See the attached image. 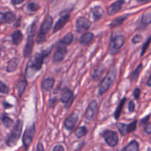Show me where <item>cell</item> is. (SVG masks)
Instances as JSON below:
<instances>
[{"label": "cell", "instance_id": "6da1fadb", "mask_svg": "<svg viewBox=\"0 0 151 151\" xmlns=\"http://www.w3.org/2000/svg\"><path fill=\"white\" fill-rule=\"evenodd\" d=\"M52 47H49L47 50H43L41 53H36L33 57L27 63L26 68V75L28 78H32L35 73L38 72L42 68L44 60L50 53Z\"/></svg>", "mask_w": 151, "mask_h": 151}, {"label": "cell", "instance_id": "7a4b0ae2", "mask_svg": "<svg viewBox=\"0 0 151 151\" xmlns=\"http://www.w3.org/2000/svg\"><path fill=\"white\" fill-rule=\"evenodd\" d=\"M116 76V69L114 65H112L107 73L105 78L100 82L98 88V93L100 95H103L106 92H107L111 87V86L114 82L115 78Z\"/></svg>", "mask_w": 151, "mask_h": 151}, {"label": "cell", "instance_id": "3957f363", "mask_svg": "<svg viewBox=\"0 0 151 151\" xmlns=\"http://www.w3.org/2000/svg\"><path fill=\"white\" fill-rule=\"evenodd\" d=\"M22 127H23V122L21 120H18L16 124L13 127V130L10 132V135L7 136L6 139V144L9 147H13L16 144L19 139H20L22 135Z\"/></svg>", "mask_w": 151, "mask_h": 151}, {"label": "cell", "instance_id": "277c9868", "mask_svg": "<svg viewBox=\"0 0 151 151\" xmlns=\"http://www.w3.org/2000/svg\"><path fill=\"white\" fill-rule=\"evenodd\" d=\"M35 133V124H32L31 125L27 126L25 130L24 133L23 134V137H22V141H23V144L25 150H27L28 148L32 144V141H33L34 136Z\"/></svg>", "mask_w": 151, "mask_h": 151}, {"label": "cell", "instance_id": "5b68a950", "mask_svg": "<svg viewBox=\"0 0 151 151\" xmlns=\"http://www.w3.org/2000/svg\"><path fill=\"white\" fill-rule=\"evenodd\" d=\"M125 38L122 35H118L114 37H112L110 42V47L109 51L111 54H114L119 51L123 44H125Z\"/></svg>", "mask_w": 151, "mask_h": 151}, {"label": "cell", "instance_id": "8992f818", "mask_svg": "<svg viewBox=\"0 0 151 151\" xmlns=\"http://www.w3.org/2000/svg\"><path fill=\"white\" fill-rule=\"evenodd\" d=\"M103 136L104 138L105 141H106V144L110 147H112L116 146L118 144V142H119L117 133L115 131H113V130H105L103 133Z\"/></svg>", "mask_w": 151, "mask_h": 151}, {"label": "cell", "instance_id": "52a82bcc", "mask_svg": "<svg viewBox=\"0 0 151 151\" xmlns=\"http://www.w3.org/2000/svg\"><path fill=\"white\" fill-rule=\"evenodd\" d=\"M97 110H98V105H97V102L94 100L91 101L88 104L85 113L86 120L88 122H91L94 120V116H95L96 113L97 112Z\"/></svg>", "mask_w": 151, "mask_h": 151}, {"label": "cell", "instance_id": "ba28073f", "mask_svg": "<svg viewBox=\"0 0 151 151\" xmlns=\"http://www.w3.org/2000/svg\"><path fill=\"white\" fill-rule=\"evenodd\" d=\"M91 23L88 19L85 17L78 18L76 21V29L78 32H83V31L87 30L91 27Z\"/></svg>", "mask_w": 151, "mask_h": 151}, {"label": "cell", "instance_id": "9c48e42d", "mask_svg": "<svg viewBox=\"0 0 151 151\" xmlns=\"http://www.w3.org/2000/svg\"><path fill=\"white\" fill-rule=\"evenodd\" d=\"M66 53H67V49H66V46L58 44L57 49H56L55 52L53 55V61L55 62H61L65 58Z\"/></svg>", "mask_w": 151, "mask_h": 151}, {"label": "cell", "instance_id": "30bf717a", "mask_svg": "<svg viewBox=\"0 0 151 151\" xmlns=\"http://www.w3.org/2000/svg\"><path fill=\"white\" fill-rule=\"evenodd\" d=\"M78 120V115L76 113H72L71 115H69L64 121V127L67 130H72L75 127V124Z\"/></svg>", "mask_w": 151, "mask_h": 151}, {"label": "cell", "instance_id": "8fae6325", "mask_svg": "<svg viewBox=\"0 0 151 151\" xmlns=\"http://www.w3.org/2000/svg\"><path fill=\"white\" fill-rule=\"evenodd\" d=\"M33 36V33H29L28 36L26 44H25V47L24 48V57H28L32 53L34 46Z\"/></svg>", "mask_w": 151, "mask_h": 151}, {"label": "cell", "instance_id": "7c38bea8", "mask_svg": "<svg viewBox=\"0 0 151 151\" xmlns=\"http://www.w3.org/2000/svg\"><path fill=\"white\" fill-rule=\"evenodd\" d=\"M53 23V19L52 16H48L45 18L44 22L42 23L41 26V29H40L39 33L44 34L46 35L47 33H49V31L51 30L52 25Z\"/></svg>", "mask_w": 151, "mask_h": 151}, {"label": "cell", "instance_id": "4fadbf2b", "mask_svg": "<svg viewBox=\"0 0 151 151\" xmlns=\"http://www.w3.org/2000/svg\"><path fill=\"white\" fill-rule=\"evenodd\" d=\"M125 3L124 0H118V1H114L112 3L110 6H109V9H108V13L110 16H113V15L116 14V13L119 11L122 8V6Z\"/></svg>", "mask_w": 151, "mask_h": 151}, {"label": "cell", "instance_id": "5bb4252c", "mask_svg": "<svg viewBox=\"0 0 151 151\" xmlns=\"http://www.w3.org/2000/svg\"><path fill=\"white\" fill-rule=\"evenodd\" d=\"M105 70V66L103 64H99L97 66L93 68L91 72V77L94 81H98L99 78L103 75Z\"/></svg>", "mask_w": 151, "mask_h": 151}, {"label": "cell", "instance_id": "9a60e30c", "mask_svg": "<svg viewBox=\"0 0 151 151\" xmlns=\"http://www.w3.org/2000/svg\"><path fill=\"white\" fill-rule=\"evenodd\" d=\"M69 19H70V16H69V14H66L62 16L58 20V22H56L55 25L54 27V30H53V32L55 33L57 32V31L60 30L61 29L63 26H65L66 24L69 22Z\"/></svg>", "mask_w": 151, "mask_h": 151}, {"label": "cell", "instance_id": "2e32d148", "mask_svg": "<svg viewBox=\"0 0 151 151\" xmlns=\"http://www.w3.org/2000/svg\"><path fill=\"white\" fill-rule=\"evenodd\" d=\"M27 85V81L24 78H21L19 81L16 84V89H17L18 93L19 96H22L23 93H24V90L26 89Z\"/></svg>", "mask_w": 151, "mask_h": 151}, {"label": "cell", "instance_id": "e0dca14e", "mask_svg": "<svg viewBox=\"0 0 151 151\" xmlns=\"http://www.w3.org/2000/svg\"><path fill=\"white\" fill-rule=\"evenodd\" d=\"M55 84V79L53 78H47L43 80L41 83V87L45 91H50L52 90Z\"/></svg>", "mask_w": 151, "mask_h": 151}, {"label": "cell", "instance_id": "ac0fdd59", "mask_svg": "<svg viewBox=\"0 0 151 151\" xmlns=\"http://www.w3.org/2000/svg\"><path fill=\"white\" fill-rule=\"evenodd\" d=\"M72 96H73V93H72V90H69V88L64 89L61 96H60V102H63V103H68L72 99Z\"/></svg>", "mask_w": 151, "mask_h": 151}, {"label": "cell", "instance_id": "d6986e66", "mask_svg": "<svg viewBox=\"0 0 151 151\" xmlns=\"http://www.w3.org/2000/svg\"><path fill=\"white\" fill-rule=\"evenodd\" d=\"M19 63V59L18 58H13V59H10L7 63V72H13L16 70L18 65Z\"/></svg>", "mask_w": 151, "mask_h": 151}, {"label": "cell", "instance_id": "ffe728a7", "mask_svg": "<svg viewBox=\"0 0 151 151\" xmlns=\"http://www.w3.org/2000/svg\"><path fill=\"white\" fill-rule=\"evenodd\" d=\"M11 37L12 39H13V44H16V45H19L22 42V38H23V35H22V32L20 30H15L11 34Z\"/></svg>", "mask_w": 151, "mask_h": 151}, {"label": "cell", "instance_id": "44dd1931", "mask_svg": "<svg viewBox=\"0 0 151 151\" xmlns=\"http://www.w3.org/2000/svg\"><path fill=\"white\" fill-rule=\"evenodd\" d=\"M94 38V34L91 32L85 33L80 38V42L83 44V45H86L88 43L91 41V40Z\"/></svg>", "mask_w": 151, "mask_h": 151}, {"label": "cell", "instance_id": "7402d4cb", "mask_svg": "<svg viewBox=\"0 0 151 151\" xmlns=\"http://www.w3.org/2000/svg\"><path fill=\"white\" fill-rule=\"evenodd\" d=\"M139 144L137 141H131L128 144H127L122 151H139Z\"/></svg>", "mask_w": 151, "mask_h": 151}, {"label": "cell", "instance_id": "603a6c76", "mask_svg": "<svg viewBox=\"0 0 151 151\" xmlns=\"http://www.w3.org/2000/svg\"><path fill=\"white\" fill-rule=\"evenodd\" d=\"M92 15L94 21H97L102 17L103 14V9L100 6H95L92 8Z\"/></svg>", "mask_w": 151, "mask_h": 151}, {"label": "cell", "instance_id": "cb8c5ba5", "mask_svg": "<svg viewBox=\"0 0 151 151\" xmlns=\"http://www.w3.org/2000/svg\"><path fill=\"white\" fill-rule=\"evenodd\" d=\"M72 41H73V34L72 33H69L59 41L58 44L66 47L67 45L70 44L72 42Z\"/></svg>", "mask_w": 151, "mask_h": 151}, {"label": "cell", "instance_id": "d4e9b609", "mask_svg": "<svg viewBox=\"0 0 151 151\" xmlns=\"http://www.w3.org/2000/svg\"><path fill=\"white\" fill-rule=\"evenodd\" d=\"M128 18V16L127 15H125V16H119V17L116 18V19H114L113 21L111 22V23L110 27L111 28H116V27L119 26V25H122V23L124 22V21H125Z\"/></svg>", "mask_w": 151, "mask_h": 151}, {"label": "cell", "instance_id": "484cf974", "mask_svg": "<svg viewBox=\"0 0 151 151\" xmlns=\"http://www.w3.org/2000/svg\"><path fill=\"white\" fill-rule=\"evenodd\" d=\"M143 69V65L142 64L140 63L139 65L137 66V68H136L135 70H134V72L132 73L131 76V81H136L139 78V76L140 73H141L142 70Z\"/></svg>", "mask_w": 151, "mask_h": 151}, {"label": "cell", "instance_id": "4316f807", "mask_svg": "<svg viewBox=\"0 0 151 151\" xmlns=\"http://www.w3.org/2000/svg\"><path fill=\"white\" fill-rule=\"evenodd\" d=\"M141 23L145 26H147L151 24V13H145L142 16Z\"/></svg>", "mask_w": 151, "mask_h": 151}, {"label": "cell", "instance_id": "83f0119b", "mask_svg": "<svg viewBox=\"0 0 151 151\" xmlns=\"http://www.w3.org/2000/svg\"><path fill=\"white\" fill-rule=\"evenodd\" d=\"M125 102H126V98H124V99H122V100H121V102H119V105H118V107L116 108V111H115V113H114V118H116V119H118V118H119V115H120L121 112H122V108H123V106H124V105H125Z\"/></svg>", "mask_w": 151, "mask_h": 151}, {"label": "cell", "instance_id": "f1b7e54d", "mask_svg": "<svg viewBox=\"0 0 151 151\" xmlns=\"http://www.w3.org/2000/svg\"><path fill=\"white\" fill-rule=\"evenodd\" d=\"M87 132H88V130H87L86 127L83 126V127H79L76 130H75V135L78 138H82L86 135Z\"/></svg>", "mask_w": 151, "mask_h": 151}, {"label": "cell", "instance_id": "f546056e", "mask_svg": "<svg viewBox=\"0 0 151 151\" xmlns=\"http://www.w3.org/2000/svg\"><path fill=\"white\" fill-rule=\"evenodd\" d=\"M1 121H2L4 127H7V128L11 127V126L13 125V120H12L10 117H8L6 115H2V116H1Z\"/></svg>", "mask_w": 151, "mask_h": 151}, {"label": "cell", "instance_id": "4dcf8cb0", "mask_svg": "<svg viewBox=\"0 0 151 151\" xmlns=\"http://www.w3.org/2000/svg\"><path fill=\"white\" fill-rule=\"evenodd\" d=\"M116 127L119 130L122 136H125L128 133V124H123V123H117Z\"/></svg>", "mask_w": 151, "mask_h": 151}, {"label": "cell", "instance_id": "1f68e13d", "mask_svg": "<svg viewBox=\"0 0 151 151\" xmlns=\"http://www.w3.org/2000/svg\"><path fill=\"white\" fill-rule=\"evenodd\" d=\"M4 18H5V22L7 23H12L16 20V16L12 12L8 11L4 14Z\"/></svg>", "mask_w": 151, "mask_h": 151}, {"label": "cell", "instance_id": "d6a6232c", "mask_svg": "<svg viewBox=\"0 0 151 151\" xmlns=\"http://www.w3.org/2000/svg\"><path fill=\"white\" fill-rule=\"evenodd\" d=\"M150 43H151V36L150 37H148V38H147V39L146 40L145 42L143 44L142 47L141 54H140V56H142L143 55L145 54V53L146 50H147V48H148V47H149V45L150 44Z\"/></svg>", "mask_w": 151, "mask_h": 151}, {"label": "cell", "instance_id": "836d02e7", "mask_svg": "<svg viewBox=\"0 0 151 151\" xmlns=\"http://www.w3.org/2000/svg\"><path fill=\"white\" fill-rule=\"evenodd\" d=\"M40 8V6L38 3L36 2H29L27 4V9L29 11L32 12H35Z\"/></svg>", "mask_w": 151, "mask_h": 151}, {"label": "cell", "instance_id": "e575fe53", "mask_svg": "<svg viewBox=\"0 0 151 151\" xmlns=\"http://www.w3.org/2000/svg\"><path fill=\"white\" fill-rule=\"evenodd\" d=\"M137 120H134L133 121L131 124H128V133H132V132L135 131L137 129Z\"/></svg>", "mask_w": 151, "mask_h": 151}, {"label": "cell", "instance_id": "d590c367", "mask_svg": "<svg viewBox=\"0 0 151 151\" xmlns=\"http://www.w3.org/2000/svg\"><path fill=\"white\" fill-rule=\"evenodd\" d=\"M143 40V36L141 35V34H137V35L134 36L132 38V41L133 44H138V43L141 42Z\"/></svg>", "mask_w": 151, "mask_h": 151}, {"label": "cell", "instance_id": "8d00e7d4", "mask_svg": "<svg viewBox=\"0 0 151 151\" xmlns=\"http://www.w3.org/2000/svg\"><path fill=\"white\" fill-rule=\"evenodd\" d=\"M9 92V87L4 82L0 81V93H7Z\"/></svg>", "mask_w": 151, "mask_h": 151}, {"label": "cell", "instance_id": "74e56055", "mask_svg": "<svg viewBox=\"0 0 151 151\" xmlns=\"http://www.w3.org/2000/svg\"><path fill=\"white\" fill-rule=\"evenodd\" d=\"M46 41V35L39 33L38 37H37V42L38 43H43Z\"/></svg>", "mask_w": 151, "mask_h": 151}, {"label": "cell", "instance_id": "f35d334b", "mask_svg": "<svg viewBox=\"0 0 151 151\" xmlns=\"http://www.w3.org/2000/svg\"><path fill=\"white\" fill-rule=\"evenodd\" d=\"M140 94H141V90H140L139 87H137V88L134 90V98H135V99H139V98L140 96Z\"/></svg>", "mask_w": 151, "mask_h": 151}, {"label": "cell", "instance_id": "ab89813d", "mask_svg": "<svg viewBox=\"0 0 151 151\" xmlns=\"http://www.w3.org/2000/svg\"><path fill=\"white\" fill-rule=\"evenodd\" d=\"M128 110L130 112H134L135 110V104H134V101H130L128 103Z\"/></svg>", "mask_w": 151, "mask_h": 151}, {"label": "cell", "instance_id": "60d3db41", "mask_svg": "<svg viewBox=\"0 0 151 151\" xmlns=\"http://www.w3.org/2000/svg\"><path fill=\"white\" fill-rule=\"evenodd\" d=\"M145 132L147 134H150L151 133V122L147 123L146 124V126L145 127Z\"/></svg>", "mask_w": 151, "mask_h": 151}, {"label": "cell", "instance_id": "b9f144b4", "mask_svg": "<svg viewBox=\"0 0 151 151\" xmlns=\"http://www.w3.org/2000/svg\"><path fill=\"white\" fill-rule=\"evenodd\" d=\"M52 151H64V148H63V147L62 145L58 144L54 147Z\"/></svg>", "mask_w": 151, "mask_h": 151}, {"label": "cell", "instance_id": "7bdbcfd3", "mask_svg": "<svg viewBox=\"0 0 151 151\" xmlns=\"http://www.w3.org/2000/svg\"><path fill=\"white\" fill-rule=\"evenodd\" d=\"M36 151H44V146H43L42 143H41V142H38V144H37Z\"/></svg>", "mask_w": 151, "mask_h": 151}, {"label": "cell", "instance_id": "ee69618b", "mask_svg": "<svg viewBox=\"0 0 151 151\" xmlns=\"http://www.w3.org/2000/svg\"><path fill=\"white\" fill-rule=\"evenodd\" d=\"M149 120H150V115H147L146 117H145L144 118H142V119L141 120V124H146V123H148Z\"/></svg>", "mask_w": 151, "mask_h": 151}, {"label": "cell", "instance_id": "f6af8a7d", "mask_svg": "<svg viewBox=\"0 0 151 151\" xmlns=\"http://www.w3.org/2000/svg\"><path fill=\"white\" fill-rule=\"evenodd\" d=\"M5 22V18H4V13H1L0 12V24L4 23Z\"/></svg>", "mask_w": 151, "mask_h": 151}, {"label": "cell", "instance_id": "bcb514c9", "mask_svg": "<svg viewBox=\"0 0 151 151\" xmlns=\"http://www.w3.org/2000/svg\"><path fill=\"white\" fill-rule=\"evenodd\" d=\"M24 0H11V2L12 4H22Z\"/></svg>", "mask_w": 151, "mask_h": 151}, {"label": "cell", "instance_id": "7dc6e473", "mask_svg": "<svg viewBox=\"0 0 151 151\" xmlns=\"http://www.w3.org/2000/svg\"><path fill=\"white\" fill-rule=\"evenodd\" d=\"M56 99H52V100H50V107H52V106H54L55 105V102H56Z\"/></svg>", "mask_w": 151, "mask_h": 151}, {"label": "cell", "instance_id": "c3c4849f", "mask_svg": "<svg viewBox=\"0 0 151 151\" xmlns=\"http://www.w3.org/2000/svg\"><path fill=\"white\" fill-rule=\"evenodd\" d=\"M147 85L149 86V87H151V74H150V77H149V78H148V79H147Z\"/></svg>", "mask_w": 151, "mask_h": 151}, {"label": "cell", "instance_id": "681fc988", "mask_svg": "<svg viewBox=\"0 0 151 151\" xmlns=\"http://www.w3.org/2000/svg\"><path fill=\"white\" fill-rule=\"evenodd\" d=\"M4 107L5 108H7V107H12V105H10V104H7V103H6V102H4Z\"/></svg>", "mask_w": 151, "mask_h": 151}, {"label": "cell", "instance_id": "f907efd6", "mask_svg": "<svg viewBox=\"0 0 151 151\" xmlns=\"http://www.w3.org/2000/svg\"><path fill=\"white\" fill-rule=\"evenodd\" d=\"M137 1H138L139 2H142V3H147V2H149V1H150L151 0H137Z\"/></svg>", "mask_w": 151, "mask_h": 151}, {"label": "cell", "instance_id": "816d5d0a", "mask_svg": "<svg viewBox=\"0 0 151 151\" xmlns=\"http://www.w3.org/2000/svg\"><path fill=\"white\" fill-rule=\"evenodd\" d=\"M147 151H151V148L150 147H147Z\"/></svg>", "mask_w": 151, "mask_h": 151}, {"label": "cell", "instance_id": "f5cc1de1", "mask_svg": "<svg viewBox=\"0 0 151 151\" xmlns=\"http://www.w3.org/2000/svg\"><path fill=\"white\" fill-rule=\"evenodd\" d=\"M1 49L0 48V53H1Z\"/></svg>", "mask_w": 151, "mask_h": 151}, {"label": "cell", "instance_id": "db71d44e", "mask_svg": "<svg viewBox=\"0 0 151 151\" xmlns=\"http://www.w3.org/2000/svg\"><path fill=\"white\" fill-rule=\"evenodd\" d=\"M50 1H53V0H50Z\"/></svg>", "mask_w": 151, "mask_h": 151}]
</instances>
